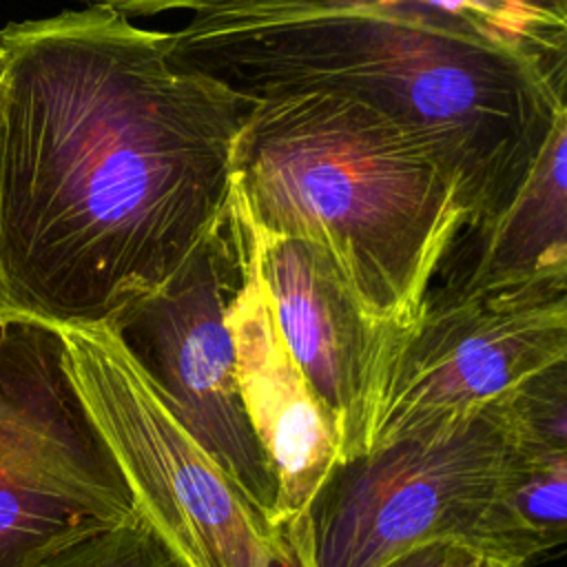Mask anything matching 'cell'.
<instances>
[{"label": "cell", "mask_w": 567, "mask_h": 567, "mask_svg": "<svg viewBox=\"0 0 567 567\" xmlns=\"http://www.w3.org/2000/svg\"><path fill=\"white\" fill-rule=\"evenodd\" d=\"M140 516L62 328L0 312V567H38L75 538Z\"/></svg>", "instance_id": "4"}, {"label": "cell", "mask_w": 567, "mask_h": 567, "mask_svg": "<svg viewBox=\"0 0 567 567\" xmlns=\"http://www.w3.org/2000/svg\"><path fill=\"white\" fill-rule=\"evenodd\" d=\"M563 352L565 286L427 299L392 361L370 447L472 416Z\"/></svg>", "instance_id": "8"}, {"label": "cell", "mask_w": 567, "mask_h": 567, "mask_svg": "<svg viewBox=\"0 0 567 567\" xmlns=\"http://www.w3.org/2000/svg\"><path fill=\"white\" fill-rule=\"evenodd\" d=\"M38 567H190L186 558L142 514L75 538Z\"/></svg>", "instance_id": "14"}, {"label": "cell", "mask_w": 567, "mask_h": 567, "mask_svg": "<svg viewBox=\"0 0 567 567\" xmlns=\"http://www.w3.org/2000/svg\"><path fill=\"white\" fill-rule=\"evenodd\" d=\"M467 567H520L516 563H509V560H501V558H494L489 554H478Z\"/></svg>", "instance_id": "19"}, {"label": "cell", "mask_w": 567, "mask_h": 567, "mask_svg": "<svg viewBox=\"0 0 567 567\" xmlns=\"http://www.w3.org/2000/svg\"><path fill=\"white\" fill-rule=\"evenodd\" d=\"M551 554H567V458L520 450L498 503L492 556L527 567Z\"/></svg>", "instance_id": "12"}, {"label": "cell", "mask_w": 567, "mask_h": 567, "mask_svg": "<svg viewBox=\"0 0 567 567\" xmlns=\"http://www.w3.org/2000/svg\"><path fill=\"white\" fill-rule=\"evenodd\" d=\"M237 226L244 277L226 319L235 341L241 399L277 478L275 527H279L306 514L328 472L341 461V439L275 323L268 297L248 261L239 217Z\"/></svg>", "instance_id": "10"}, {"label": "cell", "mask_w": 567, "mask_h": 567, "mask_svg": "<svg viewBox=\"0 0 567 567\" xmlns=\"http://www.w3.org/2000/svg\"><path fill=\"white\" fill-rule=\"evenodd\" d=\"M233 206L275 323L306 381L334 419L341 461L365 454L392 361L410 326L374 315L326 246L257 230L235 202Z\"/></svg>", "instance_id": "9"}, {"label": "cell", "mask_w": 567, "mask_h": 567, "mask_svg": "<svg viewBox=\"0 0 567 567\" xmlns=\"http://www.w3.org/2000/svg\"><path fill=\"white\" fill-rule=\"evenodd\" d=\"M501 405L527 456L567 458V352L520 381Z\"/></svg>", "instance_id": "13"}, {"label": "cell", "mask_w": 567, "mask_h": 567, "mask_svg": "<svg viewBox=\"0 0 567 567\" xmlns=\"http://www.w3.org/2000/svg\"><path fill=\"white\" fill-rule=\"evenodd\" d=\"M481 551L454 540H434L412 547L381 567H467Z\"/></svg>", "instance_id": "17"}, {"label": "cell", "mask_w": 567, "mask_h": 567, "mask_svg": "<svg viewBox=\"0 0 567 567\" xmlns=\"http://www.w3.org/2000/svg\"><path fill=\"white\" fill-rule=\"evenodd\" d=\"M230 197L257 230L306 237L365 306L410 326L465 226L421 144L385 115L323 93L252 102L230 157Z\"/></svg>", "instance_id": "3"}, {"label": "cell", "mask_w": 567, "mask_h": 567, "mask_svg": "<svg viewBox=\"0 0 567 567\" xmlns=\"http://www.w3.org/2000/svg\"><path fill=\"white\" fill-rule=\"evenodd\" d=\"M520 49L549 29L567 24V0H443Z\"/></svg>", "instance_id": "15"}, {"label": "cell", "mask_w": 567, "mask_h": 567, "mask_svg": "<svg viewBox=\"0 0 567 567\" xmlns=\"http://www.w3.org/2000/svg\"><path fill=\"white\" fill-rule=\"evenodd\" d=\"M102 2L0 27V312L104 326L221 219L252 102Z\"/></svg>", "instance_id": "1"}, {"label": "cell", "mask_w": 567, "mask_h": 567, "mask_svg": "<svg viewBox=\"0 0 567 567\" xmlns=\"http://www.w3.org/2000/svg\"><path fill=\"white\" fill-rule=\"evenodd\" d=\"M472 268L454 292L567 288V109L501 217L478 233Z\"/></svg>", "instance_id": "11"}, {"label": "cell", "mask_w": 567, "mask_h": 567, "mask_svg": "<svg viewBox=\"0 0 567 567\" xmlns=\"http://www.w3.org/2000/svg\"><path fill=\"white\" fill-rule=\"evenodd\" d=\"M241 277L239 226L228 199L221 219L186 261L104 326L177 423L275 527L277 478L241 399L226 319Z\"/></svg>", "instance_id": "6"}, {"label": "cell", "mask_w": 567, "mask_h": 567, "mask_svg": "<svg viewBox=\"0 0 567 567\" xmlns=\"http://www.w3.org/2000/svg\"><path fill=\"white\" fill-rule=\"evenodd\" d=\"M124 16L137 13V16H153L168 9H190V11H204L221 4H230L237 0H97Z\"/></svg>", "instance_id": "18"}, {"label": "cell", "mask_w": 567, "mask_h": 567, "mask_svg": "<svg viewBox=\"0 0 567 567\" xmlns=\"http://www.w3.org/2000/svg\"><path fill=\"white\" fill-rule=\"evenodd\" d=\"M78 385L140 512L190 567H279L277 529L177 423L106 326H60Z\"/></svg>", "instance_id": "7"}, {"label": "cell", "mask_w": 567, "mask_h": 567, "mask_svg": "<svg viewBox=\"0 0 567 567\" xmlns=\"http://www.w3.org/2000/svg\"><path fill=\"white\" fill-rule=\"evenodd\" d=\"M162 42L175 71L248 102L323 93L385 115L476 233L514 199L556 117L527 53L443 0H237Z\"/></svg>", "instance_id": "2"}, {"label": "cell", "mask_w": 567, "mask_h": 567, "mask_svg": "<svg viewBox=\"0 0 567 567\" xmlns=\"http://www.w3.org/2000/svg\"><path fill=\"white\" fill-rule=\"evenodd\" d=\"M556 111L567 109V24L549 29L523 47Z\"/></svg>", "instance_id": "16"}, {"label": "cell", "mask_w": 567, "mask_h": 567, "mask_svg": "<svg viewBox=\"0 0 567 567\" xmlns=\"http://www.w3.org/2000/svg\"><path fill=\"white\" fill-rule=\"evenodd\" d=\"M518 456L496 401L334 463L306 514L292 520L310 567H381L434 540L492 556L498 503Z\"/></svg>", "instance_id": "5"}]
</instances>
